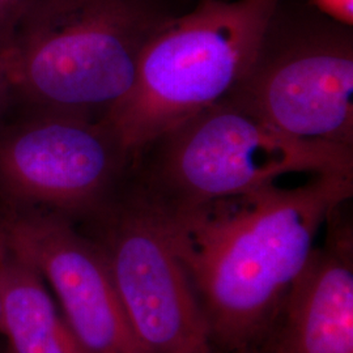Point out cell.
<instances>
[{"label": "cell", "mask_w": 353, "mask_h": 353, "mask_svg": "<svg viewBox=\"0 0 353 353\" xmlns=\"http://www.w3.org/2000/svg\"><path fill=\"white\" fill-rule=\"evenodd\" d=\"M279 0H198L143 51L134 85L105 118L132 157L240 84Z\"/></svg>", "instance_id": "4"}, {"label": "cell", "mask_w": 353, "mask_h": 353, "mask_svg": "<svg viewBox=\"0 0 353 353\" xmlns=\"http://www.w3.org/2000/svg\"><path fill=\"white\" fill-rule=\"evenodd\" d=\"M6 252V240H4V232H3V227H1V221H0V259L3 256V254ZM1 300H0V323H1Z\"/></svg>", "instance_id": "15"}, {"label": "cell", "mask_w": 353, "mask_h": 353, "mask_svg": "<svg viewBox=\"0 0 353 353\" xmlns=\"http://www.w3.org/2000/svg\"><path fill=\"white\" fill-rule=\"evenodd\" d=\"M12 83L8 72L7 62L4 57L0 55V118L8 112L12 103Z\"/></svg>", "instance_id": "13"}, {"label": "cell", "mask_w": 353, "mask_h": 353, "mask_svg": "<svg viewBox=\"0 0 353 353\" xmlns=\"http://www.w3.org/2000/svg\"><path fill=\"white\" fill-rule=\"evenodd\" d=\"M318 12L343 26H353V0H307Z\"/></svg>", "instance_id": "12"}, {"label": "cell", "mask_w": 353, "mask_h": 353, "mask_svg": "<svg viewBox=\"0 0 353 353\" xmlns=\"http://www.w3.org/2000/svg\"><path fill=\"white\" fill-rule=\"evenodd\" d=\"M0 221L7 249L50 285L89 353H151L128 319L101 249L74 220L16 210Z\"/></svg>", "instance_id": "8"}, {"label": "cell", "mask_w": 353, "mask_h": 353, "mask_svg": "<svg viewBox=\"0 0 353 353\" xmlns=\"http://www.w3.org/2000/svg\"><path fill=\"white\" fill-rule=\"evenodd\" d=\"M23 110L0 118V195L17 210L80 221L126 183L134 157L108 121Z\"/></svg>", "instance_id": "7"}, {"label": "cell", "mask_w": 353, "mask_h": 353, "mask_svg": "<svg viewBox=\"0 0 353 353\" xmlns=\"http://www.w3.org/2000/svg\"><path fill=\"white\" fill-rule=\"evenodd\" d=\"M0 332L11 353H89L59 313L43 279L7 249L0 259Z\"/></svg>", "instance_id": "10"}, {"label": "cell", "mask_w": 353, "mask_h": 353, "mask_svg": "<svg viewBox=\"0 0 353 353\" xmlns=\"http://www.w3.org/2000/svg\"><path fill=\"white\" fill-rule=\"evenodd\" d=\"M290 173H353V148L290 137L227 97L143 147L130 179L174 216Z\"/></svg>", "instance_id": "3"}, {"label": "cell", "mask_w": 353, "mask_h": 353, "mask_svg": "<svg viewBox=\"0 0 353 353\" xmlns=\"http://www.w3.org/2000/svg\"><path fill=\"white\" fill-rule=\"evenodd\" d=\"M290 137L353 148V30L307 0H279L228 96Z\"/></svg>", "instance_id": "5"}, {"label": "cell", "mask_w": 353, "mask_h": 353, "mask_svg": "<svg viewBox=\"0 0 353 353\" xmlns=\"http://www.w3.org/2000/svg\"><path fill=\"white\" fill-rule=\"evenodd\" d=\"M80 223L101 249L128 319L150 352L214 353L164 214L130 176Z\"/></svg>", "instance_id": "6"}, {"label": "cell", "mask_w": 353, "mask_h": 353, "mask_svg": "<svg viewBox=\"0 0 353 353\" xmlns=\"http://www.w3.org/2000/svg\"><path fill=\"white\" fill-rule=\"evenodd\" d=\"M345 205V204H344ZM339 207L263 344L270 353H353V229Z\"/></svg>", "instance_id": "9"}, {"label": "cell", "mask_w": 353, "mask_h": 353, "mask_svg": "<svg viewBox=\"0 0 353 353\" xmlns=\"http://www.w3.org/2000/svg\"><path fill=\"white\" fill-rule=\"evenodd\" d=\"M214 353H270L268 350L265 348L263 344H258L254 347H249V348H243V350H239V351H233V352H216Z\"/></svg>", "instance_id": "14"}, {"label": "cell", "mask_w": 353, "mask_h": 353, "mask_svg": "<svg viewBox=\"0 0 353 353\" xmlns=\"http://www.w3.org/2000/svg\"><path fill=\"white\" fill-rule=\"evenodd\" d=\"M353 195V173L271 183L168 216L216 352L258 345L274 326L330 216Z\"/></svg>", "instance_id": "1"}, {"label": "cell", "mask_w": 353, "mask_h": 353, "mask_svg": "<svg viewBox=\"0 0 353 353\" xmlns=\"http://www.w3.org/2000/svg\"><path fill=\"white\" fill-rule=\"evenodd\" d=\"M38 0H0V55L6 57L26 14Z\"/></svg>", "instance_id": "11"}, {"label": "cell", "mask_w": 353, "mask_h": 353, "mask_svg": "<svg viewBox=\"0 0 353 353\" xmlns=\"http://www.w3.org/2000/svg\"><path fill=\"white\" fill-rule=\"evenodd\" d=\"M173 0H38L4 59L20 106L105 119L134 85Z\"/></svg>", "instance_id": "2"}]
</instances>
